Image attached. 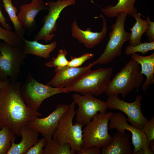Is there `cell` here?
I'll use <instances>...</instances> for the list:
<instances>
[{
  "mask_svg": "<svg viewBox=\"0 0 154 154\" xmlns=\"http://www.w3.org/2000/svg\"><path fill=\"white\" fill-rule=\"evenodd\" d=\"M144 80L140 65L131 59L112 79L105 93L108 96L120 94L123 98L138 89Z\"/></svg>",
  "mask_w": 154,
  "mask_h": 154,
  "instance_id": "3",
  "label": "cell"
},
{
  "mask_svg": "<svg viewBox=\"0 0 154 154\" xmlns=\"http://www.w3.org/2000/svg\"><path fill=\"white\" fill-rule=\"evenodd\" d=\"M127 14L123 13L116 16L114 23L111 26L109 40L102 54L96 61L97 64H107L122 54L124 44L129 41L130 33L125 31V23Z\"/></svg>",
  "mask_w": 154,
  "mask_h": 154,
  "instance_id": "7",
  "label": "cell"
},
{
  "mask_svg": "<svg viewBox=\"0 0 154 154\" xmlns=\"http://www.w3.org/2000/svg\"><path fill=\"white\" fill-rule=\"evenodd\" d=\"M146 135L149 142L154 140V117L145 123L142 130Z\"/></svg>",
  "mask_w": 154,
  "mask_h": 154,
  "instance_id": "30",
  "label": "cell"
},
{
  "mask_svg": "<svg viewBox=\"0 0 154 154\" xmlns=\"http://www.w3.org/2000/svg\"><path fill=\"white\" fill-rule=\"evenodd\" d=\"M0 23L2 26L6 29L11 31V27L6 22V20L5 17L2 13L0 7Z\"/></svg>",
  "mask_w": 154,
  "mask_h": 154,
  "instance_id": "34",
  "label": "cell"
},
{
  "mask_svg": "<svg viewBox=\"0 0 154 154\" xmlns=\"http://www.w3.org/2000/svg\"><path fill=\"white\" fill-rule=\"evenodd\" d=\"M111 142L101 149L102 154H131L133 153L130 135L127 132L115 133Z\"/></svg>",
  "mask_w": 154,
  "mask_h": 154,
  "instance_id": "18",
  "label": "cell"
},
{
  "mask_svg": "<svg viewBox=\"0 0 154 154\" xmlns=\"http://www.w3.org/2000/svg\"><path fill=\"white\" fill-rule=\"evenodd\" d=\"M67 51L65 49H61L58 51L56 57L52 58V60L46 62L44 65L48 67H54L58 69L68 66L69 60L66 58Z\"/></svg>",
  "mask_w": 154,
  "mask_h": 154,
  "instance_id": "27",
  "label": "cell"
},
{
  "mask_svg": "<svg viewBox=\"0 0 154 154\" xmlns=\"http://www.w3.org/2000/svg\"><path fill=\"white\" fill-rule=\"evenodd\" d=\"M20 90L27 106L37 112L45 99L57 94L69 93L64 88L52 87L38 82L30 73H28L25 82L21 84Z\"/></svg>",
  "mask_w": 154,
  "mask_h": 154,
  "instance_id": "8",
  "label": "cell"
},
{
  "mask_svg": "<svg viewBox=\"0 0 154 154\" xmlns=\"http://www.w3.org/2000/svg\"><path fill=\"white\" fill-rule=\"evenodd\" d=\"M76 104L73 102L69 104L68 109L61 117L52 138L61 144H69L72 154L82 149L83 127L77 122L73 124L75 115Z\"/></svg>",
  "mask_w": 154,
  "mask_h": 154,
  "instance_id": "4",
  "label": "cell"
},
{
  "mask_svg": "<svg viewBox=\"0 0 154 154\" xmlns=\"http://www.w3.org/2000/svg\"><path fill=\"white\" fill-rule=\"evenodd\" d=\"M94 54L91 53H85L81 56L74 57L72 56L69 61L68 66L72 67H79L82 65L87 60L92 58Z\"/></svg>",
  "mask_w": 154,
  "mask_h": 154,
  "instance_id": "29",
  "label": "cell"
},
{
  "mask_svg": "<svg viewBox=\"0 0 154 154\" xmlns=\"http://www.w3.org/2000/svg\"><path fill=\"white\" fill-rule=\"evenodd\" d=\"M48 7L43 0H32L28 4H24L20 7L17 16L25 31L31 32L36 29L35 18L40 11L48 10Z\"/></svg>",
  "mask_w": 154,
  "mask_h": 154,
  "instance_id": "16",
  "label": "cell"
},
{
  "mask_svg": "<svg viewBox=\"0 0 154 154\" xmlns=\"http://www.w3.org/2000/svg\"><path fill=\"white\" fill-rule=\"evenodd\" d=\"M2 1L3 6L13 24L15 32L21 37L23 38L25 31L19 21L16 14L18 11L17 8L13 5L11 0H2Z\"/></svg>",
  "mask_w": 154,
  "mask_h": 154,
  "instance_id": "23",
  "label": "cell"
},
{
  "mask_svg": "<svg viewBox=\"0 0 154 154\" xmlns=\"http://www.w3.org/2000/svg\"><path fill=\"white\" fill-rule=\"evenodd\" d=\"M76 0H57L56 1H46L48 12L42 21L43 26L34 37L35 40L51 41L55 36L54 32L57 29L56 22L62 10L66 7L74 5Z\"/></svg>",
  "mask_w": 154,
  "mask_h": 154,
  "instance_id": "10",
  "label": "cell"
},
{
  "mask_svg": "<svg viewBox=\"0 0 154 154\" xmlns=\"http://www.w3.org/2000/svg\"><path fill=\"white\" fill-rule=\"evenodd\" d=\"M106 102L108 109H116L124 113L128 117L131 125L142 130L145 123L148 120L142 113L141 106L143 97L141 94L137 95L133 102H128L120 99L117 95L108 96Z\"/></svg>",
  "mask_w": 154,
  "mask_h": 154,
  "instance_id": "12",
  "label": "cell"
},
{
  "mask_svg": "<svg viewBox=\"0 0 154 154\" xmlns=\"http://www.w3.org/2000/svg\"><path fill=\"white\" fill-rule=\"evenodd\" d=\"M44 154H72L69 144H62L56 139L47 141L44 149Z\"/></svg>",
  "mask_w": 154,
  "mask_h": 154,
  "instance_id": "24",
  "label": "cell"
},
{
  "mask_svg": "<svg viewBox=\"0 0 154 154\" xmlns=\"http://www.w3.org/2000/svg\"><path fill=\"white\" fill-rule=\"evenodd\" d=\"M131 57L140 65L141 74L146 76V80L142 84V90L146 92L150 86L154 83V52L145 56L134 53L131 54Z\"/></svg>",
  "mask_w": 154,
  "mask_h": 154,
  "instance_id": "19",
  "label": "cell"
},
{
  "mask_svg": "<svg viewBox=\"0 0 154 154\" xmlns=\"http://www.w3.org/2000/svg\"><path fill=\"white\" fill-rule=\"evenodd\" d=\"M154 49V41L143 42L134 46L127 45L126 47L125 54L128 56L137 52H140L145 54L148 51Z\"/></svg>",
  "mask_w": 154,
  "mask_h": 154,
  "instance_id": "28",
  "label": "cell"
},
{
  "mask_svg": "<svg viewBox=\"0 0 154 154\" xmlns=\"http://www.w3.org/2000/svg\"><path fill=\"white\" fill-rule=\"evenodd\" d=\"M99 0V1H101V0Z\"/></svg>",
  "mask_w": 154,
  "mask_h": 154,
  "instance_id": "37",
  "label": "cell"
},
{
  "mask_svg": "<svg viewBox=\"0 0 154 154\" xmlns=\"http://www.w3.org/2000/svg\"><path fill=\"white\" fill-rule=\"evenodd\" d=\"M69 106V104H59L47 117L43 118L37 117L29 122L27 125L40 133L47 141L52 138L61 117Z\"/></svg>",
  "mask_w": 154,
  "mask_h": 154,
  "instance_id": "13",
  "label": "cell"
},
{
  "mask_svg": "<svg viewBox=\"0 0 154 154\" xmlns=\"http://www.w3.org/2000/svg\"><path fill=\"white\" fill-rule=\"evenodd\" d=\"M149 23L147 30L145 32V35L147 37V39L149 42L154 41V22L150 21L149 17L147 15L146 18Z\"/></svg>",
  "mask_w": 154,
  "mask_h": 154,
  "instance_id": "32",
  "label": "cell"
},
{
  "mask_svg": "<svg viewBox=\"0 0 154 154\" xmlns=\"http://www.w3.org/2000/svg\"><path fill=\"white\" fill-rule=\"evenodd\" d=\"M15 133L9 127L3 126L0 129V154H7Z\"/></svg>",
  "mask_w": 154,
  "mask_h": 154,
  "instance_id": "25",
  "label": "cell"
},
{
  "mask_svg": "<svg viewBox=\"0 0 154 154\" xmlns=\"http://www.w3.org/2000/svg\"><path fill=\"white\" fill-rule=\"evenodd\" d=\"M47 141L44 137L39 139L36 143L31 147L25 154H44L43 147L45 146Z\"/></svg>",
  "mask_w": 154,
  "mask_h": 154,
  "instance_id": "31",
  "label": "cell"
},
{
  "mask_svg": "<svg viewBox=\"0 0 154 154\" xmlns=\"http://www.w3.org/2000/svg\"><path fill=\"white\" fill-rule=\"evenodd\" d=\"M19 133L22 139L18 143H15L16 137L11 141L10 149L7 154H25L28 150L39 140V133L27 125L22 127Z\"/></svg>",
  "mask_w": 154,
  "mask_h": 154,
  "instance_id": "17",
  "label": "cell"
},
{
  "mask_svg": "<svg viewBox=\"0 0 154 154\" xmlns=\"http://www.w3.org/2000/svg\"><path fill=\"white\" fill-rule=\"evenodd\" d=\"M0 81L15 83L21 73V67L27 55L22 47L12 46L4 41L0 42Z\"/></svg>",
  "mask_w": 154,
  "mask_h": 154,
  "instance_id": "6",
  "label": "cell"
},
{
  "mask_svg": "<svg viewBox=\"0 0 154 154\" xmlns=\"http://www.w3.org/2000/svg\"><path fill=\"white\" fill-rule=\"evenodd\" d=\"M101 18L103 20V27L100 32H92L90 28L85 30L81 29L78 26L76 19L71 23L72 36L79 42L83 44L85 47L92 48L98 45L103 40L107 34V26L106 19L104 16L101 14L95 19Z\"/></svg>",
  "mask_w": 154,
  "mask_h": 154,
  "instance_id": "14",
  "label": "cell"
},
{
  "mask_svg": "<svg viewBox=\"0 0 154 154\" xmlns=\"http://www.w3.org/2000/svg\"><path fill=\"white\" fill-rule=\"evenodd\" d=\"M113 114L112 112L98 113L84 126L82 129V149L95 146L102 149L111 142L112 137L108 133V124Z\"/></svg>",
  "mask_w": 154,
  "mask_h": 154,
  "instance_id": "5",
  "label": "cell"
},
{
  "mask_svg": "<svg viewBox=\"0 0 154 154\" xmlns=\"http://www.w3.org/2000/svg\"><path fill=\"white\" fill-rule=\"evenodd\" d=\"M141 15L140 13L137 12L132 16L136 20L133 27L130 28L131 33L129 43L132 46L136 45L141 42V37L147 30L149 26L148 21L142 19Z\"/></svg>",
  "mask_w": 154,
  "mask_h": 154,
  "instance_id": "22",
  "label": "cell"
},
{
  "mask_svg": "<svg viewBox=\"0 0 154 154\" xmlns=\"http://www.w3.org/2000/svg\"><path fill=\"white\" fill-rule=\"evenodd\" d=\"M149 146L151 151L154 153V140L149 142Z\"/></svg>",
  "mask_w": 154,
  "mask_h": 154,
  "instance_id": "35",
  "label": "cell"
},
{
  "mask_svg": "<svg viewBox=\"0 0 154 154\" xmlns=\"http://www.w3.org/2000/svg\"><path fill=\"white\" fill-rule=\"evenodd\" d=\"M137 0H118L114 5H109L101 9V11L107 17L113 18L119 14L125 13L127 15L132 16L137 13L134 4Z\"/></svg>",
  "mask_w": 154,
  "mask_h": 154,
  "instance_id": "21",
  "label": "cell"
},
{
  "mask_svg": "<svg viewBox=\"0 0 154 154\" xmlns=\"http://www.w3.org/2000/svg\"><path fill=\"white\" fill-rule=\"evenodd\" d=\"M101 152L100 147L95 146L87 149H81L77 153L78 154H100Z\"/></svg>",
  "mask_w": 154,
  "mask_h": 154,
  "instance_id": "33",
  "label": "cell"
},
{
  "mask_svg": "<svg viewBox=\"0 0 154 154\" xmlns=\"http://www.w3.org/2000/svg\"><path fill=\"white\" fill-rule=\"evenodd\" d=\"M9 82L0 81V89L5 87Z\"/></svg>",
  "mask_w": 154,
  "mask_h": 154,
  "instance_id": "36",
  "label": "cell"
},
{
  "mask_svg": "<svg viewBox=\"0 0 154 154\" xmlns=\"http://www.w3.org/2000/svg\"><path fill=\"white\" fill-rule=\"evenodd\" d=\"M72 97L73 102L78 106L75 113L76 122L83 127L91 121L98 112H106L108 109L106 102L91 94H74Z\"/></svg>",
  "mask_w": 154,
  "mask_h": 154,
  "instance_id": "11",
  "label": "cell"
},
{
  "mask_svg": "<svg viewBox=\"0 0 154 154\" xmlns=\"http://www.w3.org/2000/svg\"><path fill=\"white\" fill-rule=\"evenodd\" d=\"M96 64L97 63L96 60L85 66L72 67L67 66L55 69V76L46 85L52 87L64 88Z\"/></svg>",
  "mask_w": 154,
  "mask_h": 154,
  "instance_id": "15",
  "label": "cell"
},
{
  "mask_svg": "<svg viewBox=\"0 0 154 154\" xmlns=\"http://www.w3.org/2000/svg\"><path fill=\"white\" fill-rule=\"evenodd\" d=\"M23 40L24 44L22 48L26 54L35 55L46 59L50 57V53L56 48L57 45L56 41L44 44L36 40L29 41L24 38Z\"/></svg>",
  "mask_w": 154,
  "mask_h": 154,
  "instance_id": "20",
  "label": "cell"
},
{
  "mask_svg": "<svg viewBox=\"0 0 154 154\" xmlns=\"http://www.w3.org/2000/svg\"><path fill=\"white\" fill-rule=\"evenodd\" d=\"M22 38L15 32L1 27L0 26V39L15 46L23 47L24 42Z\"/></svg>",
  "mask_w": 154,
  "mask_h": 154,
  "instance_id": "26",
  "label": "cell"
},
{
  "mask_svg": "<svg viewBox=\"0 0 154 154\" xmlns=\"http://www.w3.org/2000/svg\"><path fill=\"white\" fill-rule=\"evenodd\" d=\"M113 72L111 67L90 69L64 88L68 92H75L82 95L90 94L98 96L105 92L111 80Z\"/></svg>",
  "mask_w": 154,
  "mask_h": 154,
  "instance_id": "2",
  "label": "cell"
},
{
  "mask_svg": "<svg viewBox=\"0 0 154 154\" xmlns=\"http://www.w3.org/2000/svg\"><path fill=\"white\" fill-rule=\"evenodd\" d=\"M20 82L11 81L0 89V129L10 128L18 137L19 131L30 121L42 114L28 107L21 97Z\"/></svg>",
  "mask_w": 154,
  "mask_h": 154,
  "instance_id": "1",
  "label": "cell"
},
{
  "mask_svg": "<svg viewBox=\"0 0 154 154\" xmlns=\"http://www.w3.org/2000/svg\"><path fill=\"white\" fill-rule=\"evenodd\" d=\"M108 129H114L119 132L124 133L125 130L131 133L132 144L134 148L133 154H153L149 146V142L142 130L129 125L127 118L120 112L113 113L110 120Z\"/></svg>",
  "mask_w": 154,
  "mask_h": 154,
  "instance_id": "9",
  "label": "cell"
}]
</instances>
